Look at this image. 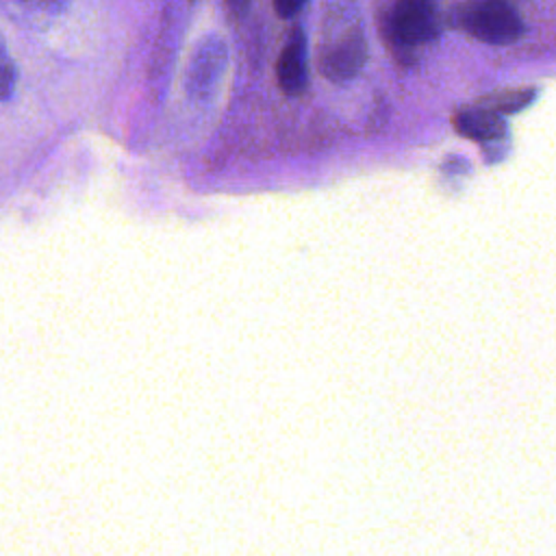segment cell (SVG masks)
Returning <instances> with one entry per match:
<instances>
[{
  "label": "cell",
  "mask_w": 556,
  "mask_h": 556,
  "mask_svg": "<svg viewBox=\"0 0 556 556\" xmlns=\"http://www.w3.org/2000/svg\"><path fill=\"white\" fill-rule=\"evenodd\" d=\"M384 33L397 52H410L430 43L439 35L434 0H395Z\"/></svg>",
  "instance_id": "cell-3"
},
{
  "label": "cell",
  "mask_w": 556,
  "mask_h": 556,
  "mask_svg": "<svg viewBox=\"0 0 556 556\" xmlns=\"http://www.w3.org/2000/svg\"><path fill=\"white\" fill-rule=\"evenodd\" d=\"M319 46V70L328 80L354 78L367 59V41L358 17L350 9H339L328 15Z\"/></svg>",
  "instance_id": "cell-1"
},
{
  "label": "cell",
  "mask_w": 556,
  "mask_h": 556,
  "mask_svg": "<svg viewBox=\"0 0 556 556\" xmlns=\"http://www.w3.org/2000/svg\"><path fill=\"white\" fill-rule=\"evenodd\" d=\"M15 87V65L0 48V100H7Z\"/></svg>",
  "instance_id": "cell-8"
},
{
  "label": "cell",
  "mask_w": 556,
  "mask_h": 556,
  "mask_svg": "<svg viewBox=\"0 0 556 556\" xmlns=\"http://www.w3.org/2000/svg\"><path fill=\"white\" fill-rule=\"evenodd\" d=\"M17 2L28 7H39V9H52V7H61L65 0H17Z\"/></svg>",
  "instance_id": "cell-11"
},
{
  "label": "cell",
  "mask_w": 556,
  "mask_h": 556,
  "mask_svg": "<svg viewBox=\"0 0 556 556\" xmlns=\"http://www.w3.org/2000/svg\"><path fill=\"white\" fill-rule=\"evenodd\" d=\"M226 63H228V50L219 35H206L204 39H200L191 52L187 76H185L187 93L198 100L208 98L217 89L226 70Z\"/></svg>",
  "instance_id": "cell-4"
},
{
  "label": "cell",
  "mask_w": 556,
  "mask_h": 556,
  "mask_svg": "<svg viewBox=\"0 0 556 556\" xmlns=\"http://www.w3.org/2000/svg\"><path fill=\"white\" fill-rule=\"evenodd\" d=\"M458 26L478 41L508 46L523 35V20L506 0H467L456 11Z\"/></svg>",
  "instance_id": "cell-2"
},
{
  "label": "cell",
  "mask_w": 556,
  "mask_h": 556,
  "mask_svg": "<svg viewBox=\"0 0 556 556\" xmlns=\"http://www.w3.org/2000/svg\"><path fill=\"white\" fill-rule=\"evenodd\" d=\"M454 126L460 135H465L478 143L500 141L506 135V124H504L502 115L484 104L456 113Z\"/></svg>",
  "instance_id": "cell-6"
},
{
  "label": "cell",
  "mask_w": 556,
  "mask_h": 556,
  "mask_svg": "<svg viewBox=\"0 0 556 556\" xmlns=\"http://www.w3.org/2000/svg\"><path fill=\"white\" fill-rule=\"evenodd\" d=\"M304 4H306V0H274L276 13H278L280 17H285V20L298 15Z\"/></svg>",
  "instance_id": "cell-9"
},
{
  "label": "cell",
  "mask_w": 556,
  "mask_h": 556,
  "mask_svg": "<svg viewBox=\"0 0 556 556\" xmlns=\"http://www.w3.org/2000/svg\"><path fill=\"white\" fill-rule=\"evenodd\" d=\"M250 2L252 0H224V7L232 17H245L250 11Z\"/></svg>",
  "instance_id": "cell-10"
},
{
  "label": "cell",
  "mask_w": 556,
  "mask_h": 556,
  "mask_svg": "<svg viewBox=\"0 0 556 556\" xmlns=\"http://www.w3.org/2000/svg\"><path fill=\"white\" fill-rule=\"evenodd\" d=\"M191 2H193V0H191Z\"/></svg>",
  "instance_id": "cell-12"
},
{
  "label": "cell",
  "mask_w": 556,
  "mask_h": 556,
  "mask_svg": "<svg viewBox=\"0 0 556 556\" xmlns=\"http://www.w3.org/2000/svg\"><path fill=\"white\" fill-rule=\"evenodd\" d=\"M534 98V89H515V91H502L497 96H491L484 100V106L497 111L500 115L504 113H515L523 106H528Z\"/></svg>",
  "instance_id": "cell-7"
},
{
  "label": "cell",
  "mask_w": 556,
  "mask_h": 556,
  "mask_svg": "<svg viewBox=\"0 0 556 556\" xmlns=\"http://www.w3.org/2000/svg\"><path fill=\"white\" fill-rule=\"evenodd\" d=\"M276 78L285 93L300 96L308 83L306 65V35L300 26L291 28L276 63Z\"/></svg>",
  "instance_id": "cell-5"
}]
</instances>
